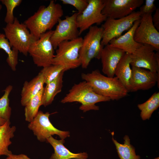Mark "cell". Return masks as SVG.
Returning a JSON list of instances; mask_svg holds the SVG:
<instances>
[{
	"mask_svg": "<svg viewBox=\"0 0 159 159\" xmlns=\"http://www.w3.org/2000/svg\"><path fill=\"white\" fill-rule=\"evenodd\" d=\"M88 5L76 17V23L80 35L95 24L99 25L107 17L102 13L104 4L103 0H88Z\"/></svg>",
	"mask_w": 159,
	"mask_h": 159,
	"instance_id": "obj_10",
	"label": "cell"
},
{
	"mask_svg": "<svg viewBox=\"0 0 159 159\" xmlns=\"http://www.w3.org/2000/svg\"><path fill=\"white\" fill-rule=\"evenodd\" d=\"M50 115L49 112L44 113L39 111L33 120L29 122L28 128L32 131L37 140L41 142H45L54 135L63 140L69 137V131L60 130L53 126L49 120Z\"/></svg>",
	"mask_w": 159,
	"mask_h": 159,
	"instance_id": "obj_9",
	"label": "cell"
},
{
	"mask_svg": "<svg viewBox=\"0 0 159 159\" xmlns=\"http://www.w3.org/2000/svg\"><path fill=\"white\" fill-rule=\"evenodd\" d=\"M155 159H159V158L158 157V158H155Z\"/></svg>",
	"mask_w": 159,
	"mask_h": 159,
	"instance_id": "obj_36",
	"label": "cell"
},
{
	"mask_svg": "<svg viewBox=\"0 0 159 159\" xmlns=\"http://www.w3.org/2000/svg\"><path fill=\"white\" fill-rule=\"evenodd\" d=\"M78 12L70 16H66L64 19H60L56 29L50 38L54 49H57L61 42L76 39L80 35L76 23Z\"/></svg>",
	"mask_w": 159,
	"mask_h": 159,
	"instance_id": "obj_12",
	"label": "cell"
},
{
	"mask_svg": "<svg viewBox=\"0 0 159 159\" xmlns=\"http://www.w3.org/2000/svg\"><path fill=\"white\" fill-rule=\"evenodd\" d=\"M102 13L107 18L118 19L125 17L141 6L143 0H103Z\"/></svg>",
	"mask_w": 159,
	"mask_h": 159,
	"instance_id": "obj_14",
	"label": "cell"
},
{
	"mask_svg": "<svg viewBox=\"0 0 159 159\" xmlns=\"http://www.w3.org/2000/svg\"><path fill=\"white\" fill-rule=\"evenodd\" d=\"M141 15L138 11L120 19L107 18L101 26L103 29L102 45L104 47L113 39L120 36L124 32L128 31L132 26L135 21L140 19Z\"/></svg>",
	"mask_w": 159,
	"mask_h": 159,
	"instance_id": "obj_8",
	"label": "cell"
},
{
	"mask_svg": "<svg viewBox=\"0 0 159 159\" xmlns=\"http://www.w3.org/2000/svg\"><path fill=\"white\" fill-rule=\"evenodd\" d=\"M61 5L50 1L46 6H40L37 11L23 23L36 39L47 31L52 30L63 15Z\"/></svg>",
	"mask_w": 159,
	"mask_h": 159,
	"instance_id": "obj_1",
	"label": "cell"
},
{
	"mask_svg": "<svg viewBox=\"0 0 159 159\" xmlns=\"http://www.w3.org/2000/svg\"><path fill=\"white\" fill-rule=\"evenodd\" d=\"M44 77L40 72L30 81H25L24 83L21 92V105L24 106L31 99L44 87Z\"/></svg>",
	"mask_w": 159,
	"mask_h": 159,
	"instance_id": "obj_19",
	"label": "cell"
},
{
	"mask_svg": "<svg viewBox=\"0 0 159 159\" xmlns=\"http://www.w3.org/2000/svg\"><path fill=\"white\" fill-rule=\"evenodd\" d=\"M81 77L89 84L96 93L110 100H118L127 95V90L116 77L105 76L98 69L82 73Z\"/></svg>",
	"mask_w": 159,
	"mask_h": 159,
	"instance_id": "obj_2",
	"label": "cell"
},
{
	"mask_svg": "<svg viewBox=\"0 0 159 159\" xmlns=\"http://www.w3.org/2000/svg\"><path fill=\"white\" fill-rule=\"evenodd\" d=\"M6 121L4 119L0 117V125L4 124Z\"/></svg>",
	"mask_w": 159,
	"mask_h": 159,
	"instance_id": "obj_34",
	"label": "cell"
},
{
	"mask_svg": "<svg viewBox=\"0 0 159 159\" xmlns=\"http://www.w3.org/2000/svg\"><path fill=\"white\" fill-rule=\"evenodd\" d=\"M47 141L52 146L54 150L49 159H87L88 157L86 153H75L71 152L64 145V140H57L52 136L47 139Z\"/></svg>",
	"mask_w": 159,
	"mask_h": 159,
	"instance_id": "obj_18",
	"label": "cell"
},
{
	"mask_svg": "<svg viewBox=\"0 0 159 159\" xmlns=\"http://www.w3.org/2000/svg\"><path fill=\"white\" fill-rule=\"evenodd\" d=\"M152 14L142 15L140 24L134 34V39L137 42L146 44L159 50V32L154 26Z\"/></svg>",
	"mask_w": 159,
	"mask_h": 159,
	"instance_id": "obj_13",
	"label": "cell"
},
{
	"mask_svg": "<svg viewBox=\"0 0 159 159\" xmlns=\"http://www.w3.org/2000/svg\"><path fill=\"white\" fill-rule=\"evenodd\" d=\"M130 92L146 90L152 88L157 83L159 87V74L143 68L131 67Z\"/></svg>",
	"mask_w": 159,
	"mask_h": 159,
	"instance_id": "obj_15",
	"label": "cell"
},
{
	"mask_svg": "<svg viewBox=\"0 0 159 159\" xmlns=\"http://www.w3.org/2000/svg\"><path fill=\"white\" fill-rule=\"evenodd\" d=\"M83 38L79 51L81 66L87 68L91 60L95 58L100 59L104 47L101 44L103 29L101 27L92 26Z\"/></svg>",
	"mask_w": 159,
	"mask_h": 159,
	"instance_id": "obj_4",
	"label": "cell"
},
{
	"mask_svg": "<svg viewBox=\"0 0 159 159\" xmlns=\"http://www.w3.org/2000/svg\"><path fill=\"white\" fill-rule=\"evenodd\" d=\"M152 20L153 25L156 29L159 30V9L157 8L153 16H152Z\"/></svg>",
	"mask_w": 159,
	"mask_h": 159,
	"instance_id": "obj_32",
	"label": "cell"
},
{
	"mask_svg": "<svg viewBox=\"0 0 159 159\" xmlns=\"http://www.w3.org/2000/svg\"><path fill=\"white\" fill-rule=\"evenodd\" d=\"M10 124V121H6L0 125V156H8L12 154L9 147L12 143L11 139L14 137L16 128L14 126H11Z\"/></svg>",
	"mask_w": 159,
	"mask_h": 159,
	"instance_id": "obj_22",
	"label": "cell"
},
{
	"mask_svg": "<svg viewBox=\"0 0 159 159\" xmlns=\"http://www.w3.org/2000/svg\"><path fill=\"white\" fill-rule=\"evenodd\" d=\"M110 100L109 98L96 93L89 84L84 81L74 84L61 102L62 103L79 102L81 104L80 109L85 112L92 110H98L99 107L96 105V103Z\"/></svg>",
	"mask_w": 159,
	"mask_h": 159,
	"instance_id": "obj_3",
	"label": "cell"
},
{
	"mask_svg": "<svg viewBox=\"0 0 159 159\" xmlns=\"http://www.w3.org/2000/svg\"><path fill=\"white\" fill-rule=\"evenodd\" d=\"M54 30L48 31L42 34L30 46L28 53L34 63L43 68L52 64L55 56L54 49L50 40Z\"/></svg>",
	"mask_w": 159,
	"mask_h": 159,
	"instance_id": "obj_7",
	"label": "cell"
},
{
	"mask_svg": "<svg viewBox=\"0 0 159 159\" xmlns=\"http://www.w3.org/2000/svg\"><path fill=\"white\" fill-rule=\"evenodd\" d=\"M123 139L124 143L121 144L115 139L113 136L112 138L120 159H140V156L136 155L135 148L130 144L129 136L125 135Z\"/></svg>",
	"mask_w": 159,
	"mask_h": 159,
	"instance_id": "obj_23",
	"label": "cell"
},
{
	"mask_svg": "<svg viewBox=\"0 0 159 159\" xmlns=\"http://www.w3.org/2000/svg\"><path fill=\"white\" fill-rule=\"evenodd\" d=\"M140 19L135 21L132 26L124 34L111 40L109 44L112 47L131 54L142 44L136 42L134 39V34L139 25Z\"/></svg>",
	"mask_w": 159,
	"mask_h": 159,
	"instance_id": "obj_17",
	"label": "cell"
},
{
	"mask_svg": "<svg viewBox=\"0 0 159 159\" xmlns=\"http://www.w3.org/2000/svg\"><path fill=\"white\" fill-rule=\"evenodd\" d=\"M131 54L125 53L118 64L115 75L123 85L128 92H130V80L132 74L130 67Z\"/></svg>",
	"mask_w": 159,
	"mask_h": 159,
	"instance_id": "obj_20",
	"label": "cell"
},
{
	"mask_svg": "<svg viewBox=\"0 0 159 159\" xmlns=\"http://www.w3.org/2000/svg\"><path fill=\"white\" fill-rule=\"evenodd\" d=\"M64 72H62L58 77L46 84L44 87L42 98V105L46 107L51 104L55 96L61 91Z\"/></svg>",
	"mask_w": 159,
	"mask_h": 159,
	"instance_id": "obj_21",
	"label": "cell"
},
{
	"mask_svg": "<svg viewBox=\"0 0 159 159\" xmlns=\"http://www.w3.org/2000/svg\"><path fill=\"white\" fill-rule=\"evenodd\" d=\"M0 49L3 50L7 54L6 62L13 71L16 70L18 63L19 51L12 48L4 34L0 33Z\"/></svg>",
	"mask_w": 159,
	"mask_h": 159,
	"instance_id": "obj_26",
	"label": "cell"
},
{
	"mask_svg": "<svg viewBox=\"0 0 159 159\" xmlns=\"http://www.w3.org/2000/svg\"><path fill=\"white\" fill-rule=\"evenodd\" d=\"M137 106L140 111V116L142 120H149L159 107V92H155L146 101L138 104Z\"/></svg>",
	"mask_w": 159,
	"mask_h": 159,
	"instance_id": "obj_24",
	"label": "cell"
},
{
	"mask_svg": "<svg viewBox=\"0 0 159 159\" xmlns=\"http://www.w3.org/2000/svg\"><path fill=\"white\" fill-rule=\"evenodd\" d=\"M82 40V37H79L60 43L57 49L52 64L62 66L65 71L81 66L79 51Z\"/></svg>",
	"mask_w": 159,
	"mask_h": 159,
	"instance_id": "obj_6",
	"label": "cell"
},
{
	"mask_svg": "<svg viewBox=\"0 0 159 159\" xmlns=\"http://www.w3.org/2000/svg\"><path fill=\"white\" fill-rule=\"evenodd\" d=\"M4 159H31L27 155L24 154L14 155L12 154L7 156Z\"/></svg>",
	"mask_w": 159,
	"mask_h": 159,
	"instance_id": "obj_33",
	"label": "cell"
},
{
	"mask_svg": "<svg viewBox=\"0 0 159 159\" xmlns=\"http://www.w3.org/2000/svg\"><path fill=\"white\" fill-rule=\"evenodd\" d=\"M44 87L31 99L24 107L25 120L30 122L36 116L40 106L42 105V98Z\"/></svg>",
	"mask_w": 159,
	"mask_h": 159,
	"instance_id": "obj_25",
	"label": "cell"
},
{
	"mask_svg": "<svg viewBox=\"0 0 159 159\" xmlns=\"http://www.w3.org/2000/svg\"><path fill=\"white\" fill-rule=\"evenodd\" d=\"M63 4H69L74 7L79 13L82 12L88 5V0H61Z\"/></svg>",
	"mask_w": 159,
	"mask_h": 159,
	"instance_id": "obj_30",
	"label": "cell"
},
{
	"mask_svg": "<svg viewBox=\"0 0 159 159\" xmlns=\"http://www.w3.org/2000/svg\"><path fill=\"white\" fill-rule=\"evenodd\" d=\"M130 65L159 73V53L152 46L142 44L130 55Z\"/></svg>",
	"mask_w": 159,
	"mask_h": 159,
	"instance_id": "obj_11",
	"label": "cell"
},
{
	"mask_svg": "<svg viewBox=\"0 0 159 159\" xmlns=\"http://www.w3.org/2000/svg\"><path fill=\"white\" fill-rule=\"evenodd\" d=\"M65 71L62 66L52 64L43 67L40 72L43 76L45 84H46L56 79L62 72Z\"/></svg>",
	"mask_w": 159,
	"mask_h": 159,
	"instance_id": "obj_28",
	"label": "cell"
},
{
	"mask_svg": "<svg viewBox=\"0 0 159 159\" xmlns=\"http://www.w3.org/2000/svg\"><path fill=\"white\" fill-rule=\"evenodd\" d=\"M1 1L6 8V13L4 21L7 24L13 22L15 17L13 14L14 9L19 6L21 2V0H1Z\"/></svg>",
	"mask_w": 159,
	"mask_h": 159,
	"instance_id": "obj_29",
	"label": "cell"
},
{
	"mask_svg": "<svg viewBox=\"0 0 159 159\" xmlns=\"http://www.w3.org/2000/svg\"><path fill=\"white\" fill-rule=\"evenodd\" d=\"M3 30L12 48L27 56L30 46L37 39L26 26L15 17L13 22L7 24Z\"/></svg>",
	"mask_w": 159,
	"mask_h": 159,
	"instance_id": "obj_5",
	"label": "cell"
},
{
	"mask_svg": "<svg viewBox=\"0 0 159 159\" xmlns=\"http://www.w3.org/2000/svg\"><path fill=\"white\" fill-rule=\"evenodd\" d=\"M13 89L11 85L7 86L3 96L0 98V117L6 121H10L11 109L9 106V95Z\"/></svg>",
	"mask_w": 159,
	"mask_h": 159,
	"instance_id": "obj_27",
	"label": "cell"
},
{
	"mask_svg": "<svg viewBox=\"0 0 159 159\" xmlns=\"http://www.w3.org/2000/svg\"><path fill=\"white\" fill-rule=\"evenodd\" d=\"M154 0H146L145 4L141 6L139 11L142 15L152 14L156 9ZM142 16V15H141Z\"/></svg>",
	"mask_w": 159,
	"mask_h": 159,
	"instance_id": "obj_31",
	"label": "cell"
},
{
	"mask_svg": "<svg viewBox=\"0 0 159 159\" xmlns=\"http://www.w3.org/2000/svg\"><path fill=\"white\" fill-rule=\"evenodd\" d=\"M125 53L119 49L111 47L109 44L103 48L100 59L102 71L109 77H113L116 67Z\"/></svg>",
	"mask_w": 159,
	"mask_h": 159,
	"instance_id": "obj_16",
	"label": "cell"
},
{
	"mask_svg": "<svg viewBox=\"0 0 159 159\" xmlns=\"http://www.w3.org/2000/svg\"><path fill=\"white\" fill-rule=\"evenodd\" d=\"M0 1H1V0H0ZM1 8H2V6L1 4H0V11L1 10Z\"/></svg>",
	"mask_w": 159,
	"mask_h": 159,
	"instance_id": "obj_35",
	"label": "cell"
}]
</instances>
